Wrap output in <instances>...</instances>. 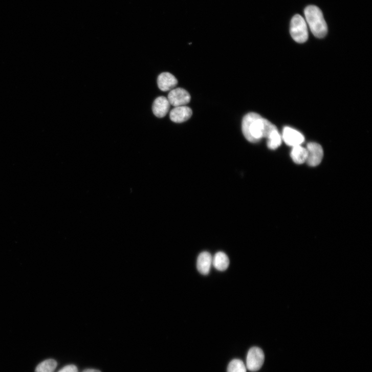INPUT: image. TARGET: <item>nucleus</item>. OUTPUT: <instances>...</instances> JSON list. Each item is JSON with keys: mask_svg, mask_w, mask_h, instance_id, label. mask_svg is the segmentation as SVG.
Wrapping results in <instances>:
<instances>
[{"mask_svg": "<svg viewBox=\"0 0 372 372\" xmlns=\"http://www.w3.org/2000/svg\"><path fill=\"white\" fill-rule=\"evenodd\" d=\"M277 128L275 125L257 114L246 115L242 122V132L245 138L251 143H257L262 138H268Z\"/></svg>", "mask_w": 372, "mask_h": 372, "instance_id": "nucleus-1", "label": "nucleus"}, {"mask_svg": "<svg viewBox=\"0 0 372 372\" xmlns=\"http://www.w3.org/2000/svg\"><path fill=\"white\" fill-rule=\"evenodd\" d=\"M304 15L312 34L317 38H324L328 28L321 10L316 6H309L304 10Z\"/></svg>", "mask_w": 372, "mask_h": 372, "instance_id": "nucleus-2", "label": "nucleus"}, {"mask_svg": "<svg viewBox=\"0 0 372 372\" xmlns=\"http://www.w3.org/2000/svg\"><path fill=\"white\" fill-rule=\"evenodd\" d=\"M290 33L293 39L297 42H305L309 34L306 21L300 15H295L292 19Z\"/></svg>", "mask_w": 372, "mask_h": 372, "instance_id": "nucleus-3", "label": "nucleus"}, {"mask_svg": "<svg viewBox=\"0 0 372 372\" xmlns=\"http://www.w3.org/2000/svg\"><path fill=\"white\" fill-rule=\"evenodd\" d=\"M264 360L263 351L259 347H253L250 349L247 355V368L251 371H257L262 366Z\"/></svg>", "mask_w": 372, "mask_h": 372, "instance_id": "nucleus-4", "label": "nucleus"}, {"mask_svg": "<svg viewBox=\"0 0 372 372\" xmlns=\"http://www.w3.org/2000/svg\"><path fill=\"white\" fill-rule=\"evenodd\" d=\"M307 149L308 155L307 163L309 166L316 167L321 164L324 156L323 149L320 144L315 142L308 144Z\"/></svg>", "mask_w": 372, "mask_h": 372, "instance_id": "nucleus-5", "label": "nucleus"}, {"mask_svg": "<svg viewBox=\"0 0 372 372\" xmlns=\"http://www.w3.org/2000/svg\"><path fill=\"white\" fill-rule=\"evenodd\" d=\"M168 99L174 107L186 105L191 100L189 93L182 88H176L170 91Z\"/></svg>", "mask_w": 372, "mask_h": 372, "instance_id": "nucleus-6", "label": "nucleus"}, {"mask_svg": "<svg viewBox=\"0 0 372 372\" xmlns=\"http://www.w3.org/2000/svg\"><path fill=\"white\" fill-rule=\"evenodd\" d=\"M282 139L287 145L293 147L301 145L304 141L301 133L290 127L284 128Z\"/></svg>", "mask_w": 372, "mask_h": 372, "instance_id": "nucleus-7", "label": "nucleus"}, {"mask_svg": "<svg viewBox=\"0 0 372 372\" xmlns=\"http://www.w3.org/2000/svg\"><path fill=\"white\" fill-rule=\"evenodd\" d=\"M170 103L166 97L160 96L157 98L153 102L152 110L154 115L159 118H164L168 113Z\"/></svg>", "mask_w": 372, "mask_h": 372, "instance_id": "nucleus-8", "label": "nucleus"}, {"mask_svg": "<svg viewBox=\"0 0 372 372\" xmlns=\"http://www.w3.org/2000/svg\"><path fill=\"white\" fill-rule=\"evenodd\" d=\"M192 115V111L187 106H180L173 109L170 114L171 120L177 123H182L188 121Z\"/></svg>", "mask_w": 372, "mask_h": 372, "instance_id": "nucleus-9", "label": "nucleus"}, {"mask_svg": "<svg viewBox=\"0 0 372 372\" xmlns=\"http://www.w3.org/2000/svg\"><path fill=\"white\" fill-rule=\"evenodd\" d=\"M178 81L172 74L163 73L159 75L157 84L159 89L164 92L170 91L177 85Z\"/></svg>", "mask_w": 372, "mask_h": 372, "instance_id": "nucleus-10", "label": "nucleus"}, {"mask_svg": "<svg viewBox=\"0 0 372 372\" xmlns=\"http://www.w3.org/2000/svg\"><path fill=\"white\" fill-rule=\"evenodd\" d=\"M212 257L208 252L204 251L199 254L196 261V268L201 274L207 275L209 273L212 265Z\"/></svg>", "mask_w": 372, "mask_h": 372, "instance_id": "nucleus-11", "label": "nucleus"}, {"mask_svg": "<svg viewBox=\"0 0 372 372\" xmlns=\"http://www.w3.org/2000/svg\"><path fill=\"white\" fill-rule=\"evenodd\" d=\"M230 260L228 255L223 252L216 253L212 259V265L218 271L223 272L228 269Z\"/></svg>", "mask_w": 372, "mask_h": 372, "instance_id": "nucleus-12", "label": "nucleus"}, {"mask_svg": "<svg viewBox=\"0 0 372 372\" xmlns=\"http://www.w3.org/2000/svg\"><path fill=\"white\" fill-rule=\"evenodd\" d=\"M308 152L307 148L301 145L293 147L291 152V157L293 162L298 165H301L307 162Z\"/></svg>", "mask_w": 372, "mask_h": 372, "instance_id": "nucleus-13", "label": "nucleus"}, {"mask_svg": "<svg viewBox=\"0 0 372 372\" xmlns=\"http://www.w3.org/2000/svg\"><path fill=\"white\" fill-rule=\"evenodd\" d=\"M268 146L270 149H275L278 148L282 143V137L277 128L274 130L268 138Z\"/></svg>", "mask_w": 372, "mask_h": 372, "instance_id": "nucleus-14", "label": "nucleus"}, {"mask_svg": "<svg viewBox=\"0 0 372 372\" xmlns=\"http://www.w3.org/2000/svg\"><path fill=\"white\" fill-rule=\"evenodd\" d=\"M57 366V362L55 360H46L36 367L35 372H54Z\"/></svg>", "mask_w": 372, "mask_h": 372, "instance_id": "nucleus-15", "label": "nucleus"}, {"mask_svg": "<svg viewBox=\"0 0 372 372\" xmlns=\"http://www.w3.org/2000/svg\"><path fill=\"white\" fill-rule=\"evenodd\" d=\"M228 372H247L246 367L242 360L234 359L228 365Z\"/></svg>", "mask_w": 372, "mask_h": 372, "instance_id": "nucleus-16", "label": "nucleus"}, {"mask_svg": "<svg viewBox=\"0 0 372 372\" xmlns=\"http://www.w3.org/2000/svg\"><path fill=\"white\" fill-rule=\"evenodd\" d=\"M58 372H78V369L75 365H69L62 368Z\"/></svg>", "mask_w": 372, "mask_h": 372, "instance_id": "nucleus-17", "label": "nucleus"}, {"mask_svg": "<svg viewBox=\"0 0 372 372\" xmlns=\"http://www.w3.org/2000/svg\"><path fill=\"white\" fill-rule=\"evenodd\" d=\"M82 372H101L99 370L95 369H86L84 370Z\"/></svg>", "mask_w": 372, "mask_h": 372, "instance_id": "nucleus-18", "label": "nucleus"}]
</instances>
